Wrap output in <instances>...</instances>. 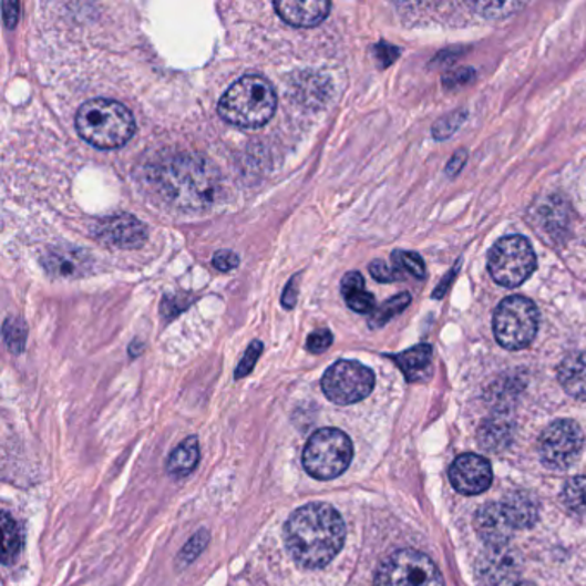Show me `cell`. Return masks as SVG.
Instances as JSON below:
<instances>
[{"instance_id": "1", "label": "cell", "mask_w": 586, "mask_h": 586, "mask_svg": "<svg viewBox=\"0 0 586 586\" xmlns=\"http://www.w3.org/2000/svg\"><path fill=\"white\" fill-rule=\"evenodd\" d=\"M152 188L177 208H207L220 198L223 181L214 165L196 154L167 155L150 167Z\"/></svg>"}, {"instance_id": "2", "label": "cell", "mask_w": 586, "mask_h": 586, "mask_svg": "<svg viewBox=\"0 0 586 586\" xmlns=\"http://www.w3.org/2000/svg\"><path fill=\"white\" fill-rule=\"evenodd\" d=\"M341 514L323 502L299 507L284 528V541L299 566L318 569L338 556L345 545Z\"/></svg>"}, {"instance_id": "3", "label": "cell", "mask_w": 586, "mask_h": 586, "mask_svg": "<svg viewBox=\"0 0 586 586\" xmlns=\"http://www.w3.org/2000/svg\"><path fill=\"white\" fill-rule=\"evenodd\" d=\"M81 138L100 150L120 148L135 135V117L126 105L109 99L89 100L76 114Z\"/></svg>"}, {"instance_id": "4", "label": "cell", "mask_w": 586, "mask_h": 586, "mask_svg": "<svg viewBox=\"0 0 586 586\" xmlns=\"http://www.w3.org/2000/svg\"><path fill=\"white\" fill-rule=\"evenodd\" d=\"M276 107V90L270 81L257 74H248L239 78L224 93L219 102V114L234 126L254 130L269 123Z\"/></svg>"}, {"instance_id": "5", "label": "cell", "mask_w": 586, "mask_h": 586, "mask_svg": "<svg viewBox=\"0 0 586 586\" xmlns=\"http://www.w3.org/2000/svg\"><path fill=\"white\" fill-rule=\"evenodd\" d=\"M353 460V444L338 429H322L311 435L304 449V466L317 480L338 479Z\"/></svg>"}, {"instance_id": "6", "label": "cell", "mask_w": 586, "mask_h": 586, "mask_svg": "<svg viewBox=\"0 0 586 586\" xmlns=\"http://www.w3.org/2000/svg\"><path fill=\"white\" fill-rule=\"evenodd\" d=\"M538 308L525 296L502 299L494 313L495 341L504 349L528 348L538 332Z\"/></svg>"}, {"instance_id": "7", "label": "cell", "mask_w": 586, "mask_h": 586, "mask_svg": "<svg viewBox=\"0 0 586 586\" xmlns=\"http://www.w3.org/2000/svg\"><path fill=\"white\" fill-rule=\"evenodd\" d=\"M537 269V257L528 239L507 236L498 239L489 254V273L502 288H517Z\"/></svg>"}, {"instance_id": "8", "label": "cell", "mask_w": 586, "mask_h": 586, "mask_svg": "<svg viewBox=\"0 0 586 586\" xmlns=\"http://www.w3.org/2000/svg\"><path fill=\"white\" fill-rule=\"evenodd\" d=\"M376 586H444V579L430 557L413 548H403L380 566Z\"/></svg>"}, {"instance_id": "9", "label": "cell", "mask_w": 586, "mask_h": 586, "mask_svg": "<svg viewBox=\"0 0 586 586\" xmlns=\"http://www.w3.org/2000/svg\"><path fill=\"white\" fill-rule=\"evenodd\" d=\"M376 388V376L358 361L341 360L327 370L322 389L336 404H354L363 401Z\"/></svg>"}, {"instance_id": "10", "label": "cell", "mask_w": 586, "mask_h": 586, "mask_svg": "<svg viewBox=\"0 0 586 586\" xmlns=\"http://www.w3.org/2000/svg\"><path fill=\"white\" fill-rule=\"evenodd\" d=\"M582 429L572 420H557L551 423L538 439L542 463L552 470H566L572 466L582 454Z\"/></svg>"}, {"instance_id": "11", "label": "cell", "mask_w": 586, "mask_h": 586, "mask_svg": "<svg viewBox=\"0 0 586 586\" xmlns=\"http://www.w3.org/2000/svg\"><path fill=\"white\" fill-rule=\"evenodd\" d=\"M93 234L102 245L114 248H140L146 241V227L130 214H117L99 220Z\"/></svg>"}, {"instance_id": "12", "label": "cell", "mask_w": 586, "mask_h": 586, "mask_svg": "<svg viewBox=\"0 0 586 586\" xmlns=\"http://www.w3.org/2000/svg\"><path fill=\"white\" fill-rule=\"evenodd\" d=\"M452 487L464 495H479L492 483V467L485 458L463 454L451 466Z\"/></svg>"}, {"instance_id": "13", "label": "cell", "mask_w": 586, "mask_h": 586, "mask_svg": "<svg viewBox=\"0 0 586 586\" xmlns=\"http://www.w3.org/2000/svg\"><path fill=\"white\" fill-rule=\"evenodd\" d=\"M476 532L492 548L506 547L513 537V525L502 504H485L475 516Z\"/></svg>"}, {"instance_id": "14", "label": "cell", "mask_w": 586, "mask_h": 586, "mask_svg": "<svg viewBox=\"0 0 586 586\" xmlns=\"http://www.w3.org/2000/svg\"><path fill=\"white\" fill-rule=\"evenodd\" d=\"M274 8L279 12L280 20L291 27L308 28L322 23L332 6L322 0H279Z\"/></svg>"}, {"instance_id": "15", "label": "cell", "mask_w": 586, "mask_h": 586, "mask_svg": "<svg viewBox=\"0 0 586 586\" xmlns=\"http://www.w3.org/2000/svg\"><path fill=\"white\" fill-rule=\"evenodd\" d=\"M47 273L54 277H81L90 267V258L85 251L71 246L50 248L42 258Z\"/></svg>"}, {"instance_id": "16", "label": "cell", "mask_w": 586, "mask_h": 586, "mask_svg": "<svg viewBox=\"0 0 586 586\" xmlns=\"http://www.w3.org/2000/svg\"><path fill=\"white\" fill-rule=\"evenodd\" d=\"M480 575L491 585H502L517 575V557L507 547H494L480 563Z\"/></svg>"}, {"instance_id": "17", "label": "cell", "mask_w": 586, "mask_h": 586, "mask_svg": "<svg viewBox=\"0 0 586 586\" xmlns=\"http://www.w3.org/2000/svg\"><path fill=\"white\" fill-rule=\"evenodd\" d=\"M557 377L567 394L586 401V351L564 358L557 368Z\"/></svg>"}, {"instance_id": "18", "label": "cell", "mask_w": 586, "mask_h": 586, "mask_svg": "<svg viewBox=\"0 0 586 586\" xmlns=\"http://www.w3.org/2000/svg\"><path fill=\"white\" fill-rule=\"evenodd\" d=\"M502 507L506 511L513 528H528L537 522V504L525 492H513L507 495L506 501L502 502Z\"/></svg>"}, {"instance_id": "19", "label": "cell", "mask_w": 586, "mask_h": 586, "mask_svg": "<svg viewBox=\"0 0 586 586\" xmlns=\"http://www.w3.org/2000/svg\"><path fill=\"white\" fill-rule=\"evenodd\" d=\"M394 361L410 382H417L425 379L429 373L432 364V348L429 345L414 346L404 353L395 354Z\"/></svg>"}, {"instance_id": "20", "label": "cell", "mask_w": 586, "mask_h": 586, "mask_svg": "<svg viewBox=\"0 0 586 586\" xmlns=\"http://www.w3.org/2000/svg\"><path fill=\"white\" fill-rule=\"evenodd\" d=\"M346 304L357 313H370L376 308V298L364 289V279L360 273H348L341 282Z\"/></svg>"}, {"instance_id": "21", "label": "cell", "mask_w": 586, "mask_h": 586, "mask_svg": "<svg viewBox=\"0 0 586 586\" xmlns=\"http://www.w3.org/2000/svg\"><path fill=\"white\" fill-rule=\"evenodd\" d=\"M199 461V445L198 439L188 438L181 442L173 452H171L169 460H167V473L174 479H184L189 473L195 472Z\"/></svg>"}, {"instance_id": "22", "label": "cell", "mask_w": 586, "mask_h": 586, "mask_svg": "<svg viewBox=\"0 0 586 586\" xmlns=\"http://www.w3.org/2000/svg\"><path fill=\"white\" fill-rule=\"evenodd\" d=\"M480 444L485 451H501L513 439V423L506 417H494L480 429Z\"/></svg>"}, {"instance_id": "23", "label": "cell", "mask_w": 586, "mask_h": 586, "mask_svg": "<svg viewBox=\"0 0 586 586\" xmlns=\"http://www.w3.org/2000/svg\"><path fill=\"white\" fill-rule=\"evenodd\" d=\"M2 563L8 564L14 563L20 556L21 547H23V533H21L20 526L14 522V517L11 514L4 513L2 516Z\"/></svg>"}, {"instance_id": "24", "label": "cell", "mask_w": 586, "mask_h": 586, "mask_svg": "<svg viewBox=\"0 0 586 586\" xmlns=\"http://www.w3.org/2000/svg\"><path fill=\"white\" fill-rule=\"evenodd\" d=\"M410 304V292H401V295L394 296V298L389 299L388 304H383L382 307L373 311L372 318H370V327L379 329V327L385 326L395 315L407 310Z\"/></svg>"}, {"instance_id": "25", "label": "cell", "mask_w": 586, "mask_h": 586, "mask_svg": "<svg viewBox=\"0 0 586 586\" xmlns=\"http://www.w3.org/2000/svg\"><path fill=\"white\" fill-rule=\"evenodd\" d=\"M392 265L401 276H411L414 279H423L425 277V264H423L422 257L414 254V251H403L398 249L392 254Z\"/></svg>"}, {"instance_id": "26", "label": "cell", "mask_w": 586, "mask_h": 586, "mask_svg": "<svg viewBox=\"0 0 586 586\" xmlns=\"http://www.w3.org/2000/svg\"><path fill=\"white\" fill-rule=\"evenodd\" d=\"M567 510L576 514L586 513V476H576L566 483L563 492Z\"/></svg>"}, {"instance_id": "27", "label": "cell", "mask_w": 586, "mask_h": 586, "mask_svg": "<svg viewBox=\"0 0 586 586\" xmlns=\"http://www.w3.org/2000/svg\"><path fill=\"white\" fill-rule=\"evenodd\" d=\"M28 327L21 318H8L4 323V339L12 353H21L27 345Z\"/></svg>"}, {"instance_id": "28", "label": "cell", "mask_w": 586, "mask_h": 586, "mask_svg": "<svg viewBox=\"0 0 586 586\" xmlns=\"http://www.w3.org/2000/svg\"><path fill=\"white\" fill-rule=\"evenodd\" d=\"M464 120H466V112H452V114L445 115V117H442V120L433 126L432 135L438 140L449 138V136L454 135V133L460 130Z\"/></svg>"}, {"instance_id": "29", "label": "cell", "mask_w": 586, "mask_h": 586, "mask_svg": "<svg viewBox=\"0 0 586 586\" xmlns=\"http://www.w3.org/2000/svg\"><path fill=\"white\" fill-rule=\"evenodd\" d=\"M208 544V533L205 532V530H202V532L196 533L195 537L192 538V541L186 544V547L183 548V552L179 554V564L181 566H186V564L192 563V561H195L196 557L204 552V548L207 547Z\"/></svg>"}, {"instance_id": "30", "label": "cell", "mask_w": 586, "mask_h": 586, "mask_svg": "<svg viewBox=\"0 0 586 586\" xmlns=\"http://www.w3.org/2000/svg\"><path fill=\"white\" fill-rule=\"evenodd\" d=\"M261 351H264V345L260 341H255L254 345L249 346L246 349L245 357H243L241 363L236 368V373L234 377L236 379H243V377L248 376L254 370L255 364H257L258 358H260Z\"/></svg>"}, {"instance_id": "31", "label": "cell", "mask_w": 586, "mask_h": 586, "mask_svg": "<svg viewBox=\"0 0 586 586\" xmlns=\"http://www.w3.org/2000/svg\"><path fill=\"white\" fill-rule=\"evenodd\" d=\"M370 274H372L373 279L379 280V282H398V280L404 279V277L394 269V265H388L382 260H376L370 264Z\"/></svg>"}, {"instance_id": "32", "label": "cell", "mask_w": 586, "mask_h": 586, "mask_svg": "<svg viewBox=\"0 0 586 586\" xmlns=\"http://www.w3.org/2000/svg\"><path fill=\"white\" fill-rule=\"evenodd\" d=\"M332 341L333 338L332 333H330V330H315V332H311L310 336H308L307 349L310 351V353L320 354L330 348Z\"/></svg>"}, {"instance_id": "33", "label": "cell", "mask_w": 586, "mask_h": 586, "mask_svg": "<svg viewBox=\"0 0 586 586\" xmlns=\"http://www.w3.org/2000/svg\"><path fill=\"white\" fill-rule=\"evenodd\" d=\"M239 264L238 255L233 254V251H217L214 257V267L220 273H230V270L236 269Z\"/></svg>"}, {"instance_id": "34", "label": "cell", "mask_w": 586, "mask_h": 586, "mask_svg": "<svg viewBox=\"0 0 586 586\" xmlns=\"http://www.w3.org/2000/svg\"><path fill=\"white\" fill-rule=\"evenodd\" d=\"M473 76H475V73L470 68H463V70L445 74L444 83L448 89H452V86L466 85L467 81L473 80Z\"/></svg>"}, {"instance_id": "35", "label": "cell", "mask_w": 586, "mask_h": 586, "mask_svg": "<svg viewBox=\"0 0 586 586\" xmlns=\"http://www.w3.org/2000/svg\"><path fill=\"white\" fill-rule=\"evenodd\" d=\"M376 54L380 61V65L388 68V65H391L398 59L399 50L395 47L388 45V43H380V45L376 47Z\"/></svg>"}, {"instance_id": "36", "label": "cell", "mask_w": 586, "mask_h": 586, "mask_svg": "<svg viewBox=\"0 0 586 586\" xmlns=\"http://www.w3.org/2000/svg\"><path fill=\"white\" fill-rule=\"evenodd\" d=\"M2 9H4L6 27L14 28L16 23H18V18H20V4L11 2V0H4Z\"/></svg>"}, {"instance_id": "37", "label": "cell", "mask_w": 586, "mask_h": 586, "mask_svg": "<svg viewBox=\"0 0 586 586\" xmlns=\"http://www.w3.org/2000/svg\"><path fill=\"white\" fill-rule=\"evenodd\" d=\"M466 152L464 150H458L456 154H454V157L451 158V162H449L448 167H445V173L449 174V176H456L458 173H460L461 169H463L464 162H466Z\"/></svg>"}, {"instance_id": "38", "label": "cell", "mask_w": 586, "mask_h": 586, "mask_svg": "<svg viewBox=\"0 0 586 586\" xmlns=\"http://www.w3.org/2000/svg\"><path fill=\"white\" fill-rule=\"evenodd\" d=\"M296 282H298V277L289 280L288 286H286V291H284L282 305L286 308H292L296 305V295H298V291H296Z\"/></svg>"}, {"instance_id": "39", "label": "cell", "mask_w": 586, "mask_h": 586, "mask_svg": "<svg viewBox=\"0 0 586 586\" xmlns=\"http://www.w3.org/2000/svg\"><path fill=\"white\" fill-rule=\"evenodd\" d=\"M516 586H532V585H528V583H522V585H516Z\"/></svg>"}]
</instances>
